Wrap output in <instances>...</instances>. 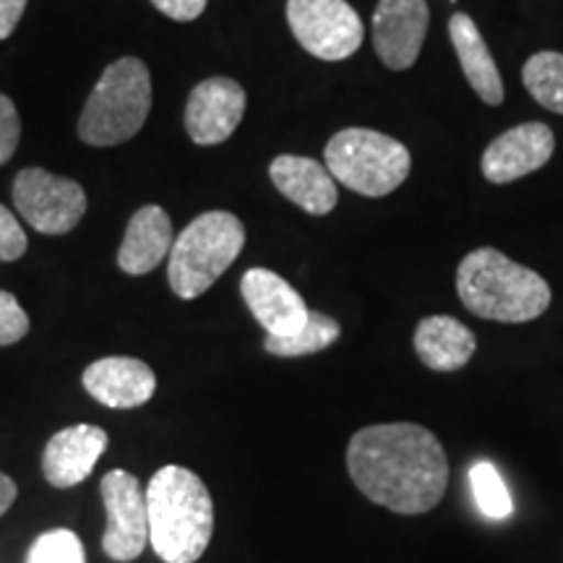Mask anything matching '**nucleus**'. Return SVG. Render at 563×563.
<instances>
[{"mask_svg": "<svg viewBox=\"0 0 563 563\" xmlns=\"http://www.w3.org/2000/svg\"><path fill=\"white\" fill-rule=\"evenodd\" d=\"M30 334V316L11 292L0 290V347L16 344Z\"/></svg>", "mask_w": 563, "mask_h": 563, "instance_id": "obj_24", "label": "nucleus"}, {"mask_svg": "<svg viewBox=\"0 0 563 563\" xmlns=\"http://www.w3.org/2000/svg\"><path fill=\"white\" fill-rule=\"evenodd\" d=\"M555 152V136L545 123H522L493 139L481 167L488 183L506 186L525 175L543 170Z\"/></svg>", "mask_w": 563, "mask_h": 563, "instance_id": "obj_12", "label": "nucleus"}, {"mask_svg": "<svg viewBox=\"0 0 563 563\" xmlns=\"http://www.w3.org/2000/svg\"><path fill=\"white\" fill-rule=\"evenodd\" d=\"M269 178L277 191L292 201L295 207L313 217L329 214L340 201V191H336V180L327 165L316 162L311 157H298V154H279L272 159Z\"/></svg>", "mask_w": 563, "mask_h": 563, "instance_id": "obj_16", "label": "nucleus"}, {"mask_svg": "<svg viewBox=\"0 0 563 563\" xmlns=\"http://www.w3.org/2000/svg\"><path fill=\"white\" fill-rule=\"evenodd\" d=\"M26 563H87V551L76 532L51 530L34 540Z\"/></svg>", "mask_w": 563, "mask_h": 563, "instance_id": "obj_23", "label": "nucleus"}, {"mask_svg": "<svg viewBox=\"0 0 563 563\" xmlns=\"http://www.w3.org/2000/svg\"><path fill=\"white\" fill-rule=\"evenodd\" d=\"M13 501H16V483L5 473H0V517L11 509Z\"/></svg>", "mask_w": 563, "mask_h": 563, "instance_id": "obj_29", "label": "nucleus"}, {"mask_svg": "<svg viewBox=\"0 0 563 563\" xmlns=\"http://www.w3.org/2000/svg\"><path fill=\"white\" fill-rule=\"evenodd\" d=\"M207 3L209 0H152L154 9L173 21H196L207 11Z\"/></svg>", "mask_w": 563, "mask_h": 563, "instance_id": "obj_27", "label": "nucleus"}, {"mask_svg": "<svg viewBox=\"0 0 563 563\" xmlns=\"http://www.w3.org/2000/svg\"><path fill=\"white\" fill-rule=\"evenodd\" d=\"M347 473L368 501L405 517L435 509L449 488L446 452L418 422L357 431L347 443Z\"/></svg>", "mask_w": 563, "mask_h": 563, "instance_id": "obj_1", "label": "nucleus"}, {"mask_svg": "<svg viewBox=\"0 0 563 563\" xmlns=\"http://www.w3.org/2000/svg\"><path fill=\"white\" fill-rule=\"evenodd\" d=\"M175 243L173 220L157 203H146L131 217L129 230L118 251V266L131 277H144L170 256Z\"/></svg>", "mask_w": 563, "mask_h": 563, "instance_id": "obj_17", "label": "nucleus"}, {"mask_svg": "<svg viewBox=\"0 0 563 563\" xmlns=\"http://www.w3.org/2000/svg\"><path fill=\"white\" fill-rule=\"evenodd\" d=\"M26 249H30L26 232L19 228V220L13 217V211L0 203V262H19Z\"/></svg>", "mask_w": 563, "mask_h": 563, "instance_id": "obj_25", "label": "nucleus"}, {"mask_svg": "<svg viewBox=\"0 0 563 563\" xmlns=\"http://www.w3.org/2000/svg\"><path fill=\"white\" fill-rule=\"evenodd\" d=\"M241 295L253 319L264 327L266 336H290L308 323L311 308L277 272L262 269V266L249 269L241 279Z\"/></svg>", "mask_w": 563, "mask_h": 563, "instance_id": "obj_13", "label": "nucleus"}, {"mask_svg": "<svg viewBox=\"0 0 563 563\" xmlns=\"http://www.w3.org/2000/svg\"><path fill=\"white\" fill-rule=\"evenodd\" d=\"M342 327L340 321H334L332 316L311 311L308 313V323L290 336H266L264 350L269 355L277 357H302V355H316V352L332 347L340 340Z\"/></svg>", "mask_w": 563, "mask_h": 563, "instance_id": "obj_20", "label": "nucleus"}, {"mask_svg": "<svg viewBox=\"0 0 563 563\" xmlns=\"http://www.w3.org/2000/svg\"><path fill=\"white\" fill-rule=\"evenodd\" d=\"M150 110V68L139 58H118L102 70L91 89L76 131L89 146H118L144 129Z\"/></svg>", "mask_w": 563, "mask_h": 563, "instance_id": "obj_4", "label": "nucleus"}, {"mask_svg": "<svg viewBox=\"0 0 563 563\" xmlns=\"http://www.w3.org/2000/svg\"><path fill=\"white\" fill-rule=\"evenodd\" d=\"M449 37H452L454 53L460 58V66L467 76L470 87L481 97L485 104H501L504 102V81L498 74L496 60L485 45L481 30L467 13H454L449 19Z\"/></svg>", "mask_w": 563, "mask_h": 563, "instance_id": "obj_19", "label": "nucleus"}, {"mask_svg": "<svg viewBox=\"0 0 563 563\" xmlns=\"http://www.w3.org/2000/svg\"><path fill=\"white\" fill-rule=\"evenodd\" d=\"M287 24L313 58L340 63L361 51L365 30L347 0H287Z\"/></svg>", "mask_w": 563, "mask_h": 563, "instance_id": "obj_7", "label": "nucleus"}, {"mask_svg": "<svg viewBox=\"0 0 563 563\" xmlns=\"http://www.w3.org/2000/svg\"><path fill=\"white\" fill-rule=\"evenodd\" d=\"M100 493L108 511V530L102 534V551L112 561H136L150 545V511L141 483L125 470H110L102 477Z\"/></svg>", "mask_w": 563, "mask_h": 563, "instance_id": "obj_9", "label": "nucleus"}, {"mask_svg": "<svg viewBox=\"0 0 563 563\" xmlns=\"http://www.w3.org/2000/svg\"><path fill=\"white\" fill-rule=\"evenodd\" d=\"M522 81L532 100L545 110L563 115V53H534L522 68Z\"/></svg>", "mask_w": 563, "mask_h": 563, "instance_id": "obj_21", "label": "nucleus"}, {"mask_svg": "<svg viewBox=\"0 0 563 563\" xmlns=\"http://www.w3.org/2000/svg\"><path fill=\"white\" fill-rule=\"evenodd\" d=\"M415 352L426 368L454 373L473 361L477 340L473 329L464 327L452 316H428L418 323L412 336Z\"/></svg>", "mask_w": 563, "mask_h": 563, "instance_id": "obj_18", "label": "nucleus"}, {"mask_svg": "<svg viewBox=\"0 0 563 563\" xmlns=\"http://www.w3.org/2000/svg\"><path fill=\"white\" fill-rule=\"evenodd\" d=\"M456 292L470 313L498 323H527L551 308V285L496 249H475L456 269Z\"/></svg>", "mask_w": 563, "mask_h": 563, "instance_id": "obj_3", "label": "nucleus"}, {"mask_svg": "<svg viewBox=\"0 0 563 563\" xmlns=\"http://www.w3.org/2000/svg\"><path fill=\"white\" fill-rule=\"evenodd\" d=\"M426 0H378L373 11V47L386 68L407 70L415 66L428 34Z\"/></svg>", "mask_w": 563, "mask_h": 563, "instance_id": "obj_11", "label": "nucleus"}, {"mask_svg": "<svg viewBox=\"0 0 563 563\" xmlns=\"http://www.w3.org/2000/svg\"><path fill=\"white\" fill-rule=\"evenodd\" d=\"M21 139V121L16 104L11 102V97L0 95V165H5L19 150Z\"/></svg>", "mask_w": 563, "mask_h": 563, "instance_id": "obj_26", "label": "nucleus"}, {"mask_svg": "<svg viewBox=\"0 0 563 563\" xmlns=\"http://www.w3.org/2000/svg\"><path fill=\"white\" fill-rule=\"evenodd\" d=\"M150 545L165 563H196L214 532L209 488L191 470L167 464L146 485Z\"/></svg>", "mask_w": 563, "mask_h": 563, "instance_id": "obj_2", "label": "nucleus"}, {"mask_svg": "<svg viewBox=\"0 0 563 563\" xmlns=\"http://www.w3.org/2000/svg\"><path fill=\"white\" fill-rule=\"evenodd\" d=\"M470 485H473L477 511L483 517L493 519V522H501V519L511 517L514 501L509 496V488H506L501 473L490 462H475L470 467Z\"/></svg>", "mask_w": 563, "mask_h": 563, "instance_id": "obj_22", "label": "nucleus"}, {"mask_svg": "<svg viewBox=\"0 0 563 563\" xmlns=\"http://www.w3.org/2000/svg\"><path fill=\"white\" fill-rule=\"evenodd\" d=\"M323 165L336 183L350 191L382 199L397 191L412 167L410 150L402 141L371 129H344L329 139Z\"/></svg>", "mask_w": 563, "mask_h": 563, "instance_id": "obj_6", "label": "nucleus"}, {"mask_svg": "<svg viewBox=\"0 0 563 563\" xmlns=\"http://www.w3.org/2000/svg\"><path fill=\"white\" fill-rule=\"evenodd\" d=\"M13 207L42 235H66L87 214L81 183L26 167L13 180Z\"/></svg>", "mask_w": 563, "mask_h": 563, "instance_id": "obj_8", "label": "nucleus"}, {"mask_svg": "<svg viewBox=\"0 0 563 563\" xmlns=\"http://www.w3.org/2000/svg\"><path fill=\"white\" fill-rule=\"evenodd\" d=\"M30 0H0V42L9 40L24 16Z\"/></svg>", "mask_w": 563, "mask_h": 563, "instance_id": "obj_28", "label": "nucleus"}, {"mask_svg": "<svg viewBox=\"0 0 563 563\" xmlns=\"http://www.w3.org/2000/svg\"><path fill=\"white\" fill-rule=\"evenodd\" d=\"M108 433L97 426L63 428L42 452V473L53 488H74L95 473L108 449Z\"/></svg>", "mask_w": 563, "mask_h": 563, "instance_id": "obj_15", "label": "nucleus"}, {"mask_svg": "<svg viewBox=\"0 0 563 563\" xmlns=\"http://www.w3.org/2000/svg\"><path fill=\"white\" fill-rule=\"evenodd\" d=\"M89 397L112 410H133L146 405L157 391V376L139 357H102L81 373Z\"/></svg>", "mask_w": 563, "mask_h": 563, "instance_id": "obj_14", "label": "nucleus"}, {"mask_svg": "<svg viewBox=\"0 0 563 563\" xmlns=\"http://www.w3.org/2000/svg\"><path fill=\"white\" fill-rule=\"evenodd\" d=\"M245 115V89L228 76L196 84L186 102V131L194 144H224Z\"/></svg>", "mask_w": 563, "mask_h": 563, "instance_id": "obj_10", "label": "nucleus"}, {"mask_svg": "<svg viewBox=\"0 0 563 563\" xmlns=\"http://www.w3.org/2000/svg\"><path fill=\"white\" fill-rule=\"evenodd\" d=\"M245 245V228L230 211H203L175 238L167 279L183 300H196L235 264Z\"/></svg>", "mask_w": 563, "mask_h": 563, "instance_id": "obj_5", "label": "nucleus"}]
</instances>
